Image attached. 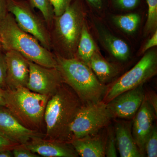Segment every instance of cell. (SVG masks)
<instances>
[{
    "mask_svg": "<svg viewBox=\"0 0 157 157\" xmlns=\"http://www.w3.org/2000/svg\"><path fill=\"white\" fill-rule=\"evenodd\" d=\"M82 105L75 92L63 82L47 101L44 115L45 138L70 143V126Z\"/></svg>",
    "mask_w": 157,
    "mask_h": 157,
    "instance_id": "6da1fadb",
    "label": "cell"
},
{
    "mask_svg": "<svg viewBox=\"0 0 157 157\" xmlns=\"http://www.w3.org/2000/svg\"><path fill=\"white\" fill-rule=\"evenodd\" d=\"M86 15L83 1L73 0L61 15L55 16L49 30L54 54L65 58H75Z\"/></svg>",
    "mask_w": 157,
    "mask_h": 157,
    "instance_id": "7a4b0ae2",
    "label": "cell"
},
{
    "mask_svg": "<svg viewBox=\"0 0 157 157\" xmlns=\"http://www.w3.org/2000/svg\"><path fill=\"white\" fill-rule=\"evenodd\" d=\"M0 39L4 51H15L37 64L46 67H56L53 52L43 47L35 37L21 29L9 12L0 21Z\"/></svg>",
    "mask_w": 157,
    "mask_h": 157,
    "instance_id": "3957f363",
    "label": "cell"
},
{
    "mask_svg": "<svg viewBox=\"0 0 157 157\" xmlns=\"http://www.w3.org/2000/svg\"><path fill=\"white\" fill-rule=\"evenodd\" d=\"M55 55L64 83L73 90L83 105L103 101L107 85L99 81L89 66L76 58Z\"/></svg>",
    "mask_w": 157,
    "mask_h": 157,
    "instance_id": "277c9868",
    "label": "cell"
},
{
    "mask_svg": "<svg viewBox=\"0 0 157 157\" xmlns=\"http://www.w3.org/2000/svg\"><path fill=\"white\" fill-rule=\"evenodd\" d=\"M3 95L5 107L18 121L28 128L39 132L49 96L34 92L26 87L3 89Z\"/></svg>",
    "mask_w": 157,
    "mask_h": 157,
    "instance_id": "5b68a950",
    "label": "cell"
},
{
    "mask_svg": "<svg viewBox=\"0 0 157 157\" xmlns=\"http://www.w3.org/2000/svg\"><path fill=\"white\" fill-rule=\"evenodd\" d=\"M157 73V51H147L131 70L107 86L102 101L107 104L122 93L144 84Z\"/></svg>",
    "mask_w": 157,
    "mask_h": 157,
    "instance_id": "8992f818",
    "label": "cell"
},
{
    "mask_svg": "<svg viewBox=\"0 0 157 157\" xmlns=\"http://www.w3.org/2000/svg\"><path fill=\"white\" fill-rule=\"evenodd\" d=\"M113 118L107 104L103 101L82 104L70 126V141L95 135L108 127Z\"/></svg>",
    "mask_w": 157,
    "mask_h": 157,
    "instance_id": "52a82bcc",
    "label": "cell"
},
{
    "mask_svg": "<svg viewBox=\"0 0 157 157\" xmlns=\"http://www.w3.org/2000/svg\"><path fill=\"white\" fill-rule=\"evenodd\" d=\"M8 9L21 29L35 37L43 47L51 51L49 29L45 20L35 11L29 0H9Z\"/></svg>",
    "mask_w": 157,
    "mask_h": 157,
    "instance_id": "ba28073f",
    "label": "cell"
},
{
    "mask_svg": "<svg viewBox=\"0 0 157 157\" xmlns=\"http://www.w3.org/2000/svg\"><path fill=\"white\" fill-rule=\"evenodd\" d=\"M29 76L26 87L32 91L50 96L63 83L57 68L43 67L30 61Z\"/></svg>",
    "mask_w": 157,
    "mask_h": 157,
    "instance_id": "9c48e42d",
    "label": "cell"
},
{
    "mask_svg": "<svg viewBox=\"0 0 157 157\" xmlns=\"http://www.w3.org/2000/svg\"><path fill=\"white\" fill-rule=\"evenodd\" d=\"M0 135L18 145L25 144L34 138L45 137V134L23 125L3 106H0Z\"/></svg>",
    "mask_w": 157,
    "mask_h": 157,
    "instance_id": "30bf717a",
    "label": "cell"
},
{
    "mask_svg": "<svg viewBox=\"0 0 157 157\" xmlns=\"http://www.w3.org/2000/svg\"><path fill=\"white\" fill-rule=\"evenodd\" d=\"M143 85L122 93L107 104L114 118L130 120L134 118L145 97Z\"/></svg>",
    "mask_w": 157,
    "mask_h": 157,
    "instance_id": "8fae6325",
    "label": "cell"
},
{
    "mask_svg": "<svg viewBox=\"0 0 157 157\" xmlns=\"http://www.w3.org/2000/svg\"><path fill=\"white\" fill-rule=\"evenodd\" d=\"M6 63V89L26 87L29 76V61L14 50L5 52Z\"/></svg>",
    "mask_w": 157,
    "mask_h": 157,
    "instance_id": "7c38bea8",
    "label": "cell"
},
{
    "mask_svg": "<svg viewBox=\"0 0 157 157\" xmlns=\"http://www.w3.org/2000/svg\"><path fill=\"white\" fill-rule=\"evenodd\" d=\"M157 115L144 97L140 108L133 118L132 133L138 149L145 156V144L154 125Z\"/></svg>",
    "mask_w": 157,
    "mask_h": 157,
    "instance_id": "4fadbf2b",
    "label": "cell"
},
{
    "mask_svg": "<svg viewBox=\"0 0 157 157\" xmlns=\"http://www.w3.org/2000/svg\"><path fill=\"white\" fill-rule=\"evenodd\" d=\"M24 146L39 156L45 157H77L78 155L69 142L37 137Z\"/></svg>",
    "mask_w": 157,
    "mask_h": 157,
    "instance_id": "5bb4252c",
    "label": "cell"
},
{
    "mask_svg": "<svg viewBox=\"0 0 157 157\" xmlns=\"http://www.w3.org/2000/svg\"><path fill=\"white\" fill-rule=\"evenodd\" d=\"M107 131L101 130L95 135L73 139L70 143L82 157H105Z\"/></svg>",
    "mask_w": 157,
    "mask_h": 157,
    "instance_id": "9a60e30c",
    "label": "cell"
},
{
    "mask_svg": "<svg viewBox=\"0 0 157 157\" xmlns=\"http://www.w3.org/2000/svg\"><path fill=\"white\" fill-rule=\"evenodd\" d=\"M114 130L117 147L121 157H143L132 135V122L117 121Z\"/></svg>",
    "mask_w": 157,
    "mask_h": 157,
    "instance_id": "2e32d148",
    "label": "cell"
},
{
    "mask_svg": "<svg viewBox=\"0 0 157 157\" xmlns=\"http://www.w3.org/2000/svg\"><path fill=\"white\" fill-rule=\"evenodd\" d=\"M89 67L99 81L105 85L110 83L121 70L117 65L106 60L98 50L92 56Z\"/></svg>",
    "mask_w": 157,
    "mask_h": 157,
    "instance_id": "e0dca14e",
    "label": "cell"
},
{
    "mask_svg": "<svg viewBox=\"0 0 157 157\" xmlns=\"http://www.w3.org/2000/svg\"><path fill=\"white\" fill-rule=\"evenodd\" d=\"M101 39L109 53L118 60L125 61L128 59L131 52L124 41L106 32H102Z\"/></svg>",
    "mask_w": 157,
    "mask_h": 157,
    "instance_id": "ac0fdd59",
    "label": "cell"
},
{
    "mask_svg": "<svg viewBox=\"0 0 157 157\" xmlns=\"http://www.w3.org/2000/svg\"><path fill=\"white\" fill-rule=\"evenodd\" d=\"M98 50L97 45L90 33L85 23L82 30L75 58L89 66L92 56Z\"/></svg>",
    "mask_w": 157,
    "mask_h": 157,
    "instance_id": "d6986e66",
    "label": "cell"
},
{
    "mask_svg": "<svg viewBox=\"0 0 157 157\" xmlns=\"http://www.w3.org/2000/svg\"><path fill=\"white\" fill-rule=\"evenodd\" d=\"M112 19L114 23L122 30L130 34L136 32L140 21V15L137 13L114 15Z\"/></svg>",
    "mask_w": 157,
    "mask_h": 157,
    "instance_id": "ffe728a7",
    "label": "cell"
},
{
    "mask_svg": "<svg viewBox=\"0 0 157 157\" xmlns=\"http://www.w3.org/2000/svg\"><path fill=\"white\" fill-rule=\"evenodd\" d=\"M31 6L38 9L45 20L48 29L50 30L54 19V12L50 0H29Z\"/></svg>",
    "mask_w": 157,
    "mask_h": 157,
    "instance_id": "44dd1931",
    "label": "cell"
},
{
    "mask_svg": "<svg viewBox=\"0 0 157 157\" xmlns=\"http://www.w3.org/2000/svg\"><path fill=\"white\" fill-rule=\"evenodd\" d=\"M148 6V14L147 20L144 34L149 35L157 30V0H146Z\"/></svg>",
    "mask_w": 157,
    "mask_h": 157,
    "instance_id": "7402d4cb",
    "label": "cell"
},
{
    "mask_svg": "<svg viewBox=\"0 0 157 157\" xmlns=\"http://www.w3.org/2000/svg\"><path fill=\"white\" fill-rule=\"evenodd\" d=\"M107 130L106 145H105V156L116 157L117 155V144L114 128L108 127Z\"/></svg>",
    "mask_w": 157,
    "mask_h": 157,
    "instance_id": "603a6c76",
    "label": "cell"
},
{
    "mask_svg": "<svg viewBox=\"0 0 157 157\" xmlns=\"http://www.w3.org/2000/svg\"><path fill=\"white\" fill-rule=\"evenodd\" d=\"M145 152L147 157H157V129L155 125L145 142Z\"/></svg>",
    "mask_w": 157,
    "mask_h": 157,
    "instance_id": "cb8c5ba5",
    "label": "cell"
},
{
    "mask_svg": "<svg viewBox=\"0 0 157 157\" xmlns=\"http://www.w3.org/2000/svg\"><path fill=\"white\" fill-rule=\"evenodd\" d=\"M73 0H50L55 16L61 15Z\"/></svg>",
    "mask_w": 157,
    "mask_h": 157,
    "instance_id": "d4e9b609",
    "label": "cell"
},
{
    "mask_svg": "<svg viewBox=\"0 0 157 157\" xmlns=\"http://www.w3.org/2000/svg\"><path fill=\"white\" fill-rule=\"evenodd\" d=\"M114 6L118 9L124 10L135 9L140 4V0H112Z\"/></svg>",
    "mask_w": 157,
    "mask_h": 157,
    "instance_id": "484cf974",
    "label": "cell"
},
{
    "mask_svg": "<svg viewBox=\"0 0 157 157\" xmlns=\"http://www.w3.org/2000/svg\"><path fill=\"white\" fill-rule=\"evenodd\" d=\"M6 63L5 52H3L2 49L0 48V86L6 89L7 86L6 84Z\"/></svg>",
    "mask_w": 157,
    "mask_h": 157,
    "instance_id": "4316f807",
    "label": "cell"
},
{
    "mask_svg": "<svg viewBox=\"0 0 157 157\" xmlns=\"http://www.w3.org/2000/svg\"><path fill=\"white\" fill-rule=\"evenodd\" d=\"M15 157H39L40 156L31 151L23 145H18L12 150Z\"/></svg>",
    "mask_w": 157,
    "mask_h": 157,
    "instance_id": "83f0119b",
    "label": "cell"
},
{
    "mask_svg": "<svg viewBox=\"0 0 157 157\" xmlns=\"http://www.w3.org/2000/svg\"><path fill=\"white\" fill-rule=\"evenodd\" d=\"M145 98L157 115V96L156 93L152 90L145 91Z\"/></svg>",
    "mask_w": 157,
    "mask_h": 157,
    "instance_id": "f1b7e54d",
    "label": "cell"
},
{
    "mask_svg": "<svg viewBox=\"0 0 157 157\" xmlns=\"http://www.w3.org/2000/svg\"><path fill=\"white\" fill-rule=\"evenodd\" d=\"M18 144L11 142L6 137L0 135V151L6 150H12Z\"/></svg>",
    "mask_w": 157,
    "mask_h": 157,
    "instance_id": "f546056e",
    "label": "cell"
},
{
    "mask_svg": "<svg viewBox=\"0 0 157 157\" xmlns=\"http://www.w3.org/2000/svg\"><path fill=\"white\" fill-rule=\"evenodd\" d=\"M157 45V30L153 34L152 36L147 40L142 48L141 53H145L147 51Z\"/></svg>",
    "mask_w": 157,
    "mask_h": 157,
    "instance_id": "4dcf8cb0",
    "label": "cell"
},
{
    "mask_svg": "<svg viewBox=\"0 0 157 157\" xmlns=\"http://www.w3.org/2000/svg\"><path fill=\"white\" fill-rule=\"evenodd\" d=\"M85 1L92 8L97 11L102 10L105 3V0H85Z\"/></svg>",
    "mask_w": 157,
    "mask_h": 157,
    "instance_id": "1f68e13d",
    "label": "cell"
},
{
    "mask_svg": "<svg viewBox=\"0 0 157 157\" xmlns=\"http://www.w3.org/2000/svg\"><path fill=\"white\" fill-rule=\"evenodd\" d=\"M8 2L9 0H0V21L9 13Z\"/></svg>",
    "mask_w": 157,
    "mask_h": 157,
    "instance_id": "d6a6232c",
    "label": "cell"
},
{
    "mask_svg": "<svg viewBox=\"0 0 157 157\" xmlns=\"http://www.w3.org/2000/svg\"><path fill=\"white\" fill-rule=\"evenodd\" d=\"M13 157V153L11 150H6L0 151V157Z\"/></svg>",
    "mask_w": 157,
    "mask_h": 157,
    "instance_id": "836d02e7",
    "label": "cell"
},
{
    "mask_svg": "<svg viewBox=\"0 0 157 157\" xmlns=\"http://www.w3.org/2000/svg\"><path fill=\"white\" fill-rule=\"evenodd\" d=\"M3 89L0 86V106H6L5 99L3 97Z\"/></svg>",
    "mask_w": 157,
    "mask_h": 157,
    "instance_id": "e575fe53",
    "label": "cell"
},
{
    "mask_svg": "<svg viewBox=\"0 0 157 157\" xmlns=\"http://www.w3.org/2000/svg\"><path fill=\"white\" fill-rule=\"evenodd\" d=\"M0 48H2V41H1V39H0Z\"/></svg>",
    "mask_w": 157,
    "mask_h": 157,
    "instance_id": "d590c367",
    "label": "cell"
}]
</instances>
